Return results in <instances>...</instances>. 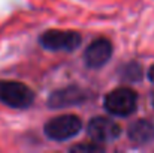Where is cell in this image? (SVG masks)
<instances>
[{"label": "cell", "mask_w": 154, "mask_h": 153, "mask_svg": "<svg viewBox=\"0 0 154 153\" xmlns=\"http://www.w3.org/2000/svg\"><path fill=\"white\" fill-rule=\"evenodd\" d=\"M148 78H150L151 83H154V65L150 68V71H148Z\"/></svg>", "instance_id": "cell-11"}, {"label": "cell", "mask_w": 154, "mask_h": 153, "mask_svg": "<svg viewBox=\"0 0 154 153\" xmlns=\"http://www.w3.org/2000/svg\"><path fill=\"white\" fill-rule=\"evenodd\" d=\"M142 77V69L136 63H130L126 68H123V78L127 81H138Z\"/></svg>", "instance_id": "cell-9"}, {"label": "cell", "mask_w": 154, "mask_h": 153, "mask_svg": "<svg viewBox=\"0 0 154 153\" xmlns=\"http://www.w3.org/2000/svg\"><path fill=\"white\" fill-rule=\"evenodd\" d=\"M127 137L135 144H148L154 140V123L150 120H136L127 129Z\"/></svg>", "instance_id": "cell-8"}, {"label": "cell", "mask_w": 154, "mask_h": 153, "mask_svg": "<svg viewBox=\"0 0 154 153\" xmlns=\"http://www.w3.org/2000/svg\"><path fill=\"white\" fill-rule=\"evenodd\" d=\"M85 101H87V92L84 89H81L78 86H69V87L55 90L48 98V107L67 108V107H76Z\"/></svg>", "instance_id": "cell-7"}, {"label": "cell", "mask_w": 154, "mask_h": 153, "mask_svg": "<svg viewBox=\"0 0 154 153\" xmlns=\"http://www.w3.org/2000/svg\"><path fill=\"white\" fill-rule=\"evenodd\" d=\"M112 44L106 38H97L90 42L84 51V63L90 69H99L105 66L112 56Z\"/></svg>", "instance_id": "cell-6"}, {"label": "cell", "mask_w": 154, "mask_h": 153, "mask_svg": "<svg viewBox=\"0 0 154 153\" xmlns=\"http://www.w3.org/2000/svg\"><path fill=\"white\" fill-rule=\"evenodd\" d=\"M87 135L97 144L112 143L121 135V126L109 117H93L87 125Z\"/></svg>", "instance_id": "cell-5"}, {"label": "cell", "mask_w": 154, "mask_h": 153, "mask_svg": "<svg viewBox=\"0 0 154 153\" xmlns=\"http://www.w3.org/2000/svg\"><path fill=\"white\" fill-rule=\"evenodd\" d=\"M72 152H102L103 149L97 146V143H90V144H78L70 147Z\"/></svg>", "instance_id": "cell-10"}, {"label": "cell", "mask_w": 154, "mask_h": 153, "mask_svg": "<svg viewBox=\"0 0 154 153\" xmlns=\"http://www.w3.org/2000/svg\"><path fill=\"white\" fill-rule=\"evenodd\" d=\"M82 131V120L75 114H61L48 120L44 126L45 135L54 141H66Z\"/></svg>", "instance_id": "cell-3"}, {"label": "cell", "mask_w": 154, "mask_h": 153, "mask_svg": "<svg viewBox=\"0 0 154 153\" xmlns=\"http://www.w3.org/2000/svg\"><path fill=\"white\" fill-rule=\"evenodd\" d=\"M41 45L50 51H75L82 42V36L75 30H47L39 38Z\"/></svg>", "instance_id": "cell-4"}, {"label": "cell", "mask_w": 154, "mask_h": 153, "mask_svg": "<svg viewBox=\"0 0 154 153\" xmlns=\"http://www.w3.org/2000/svg\"><path fill=\"white\" fill-rule=\"evenodd\" d=\"M153 105H154V93H153Z\"/></svg>", "instance_id": "cell-12"}, {"label": "cell", "mask_w": 154, "mask_h": 153, "mask_svg": "<svg viewBox=\"0 0 154 153\" xmlns=\"http://www.w3.org/2000/svg\"><path fill=\"white\" fill-rule=\"evenodd\" d=\"M103 107L111 116L127 117L136 111L138 107V95L135 90L129 87H118L109 92L105 99Z\"/></svg>", "instance_id": "cell-2"}, {"label": "cell", "mask_w": 154, "mask_h": 153, "mask_svg": "<svg viewBox=\"0 0 154 153\" xmlns=\"http://www.w3.org/2000/svg\"><path fill=\"white\" fill-rule=\"evenodd\" d=\"M33 101L35 92L24 83L11 80L0 81V104L15 110H24L29 108Z\"/></svg>", "instance_id": "cell-1"}]
</instances>
